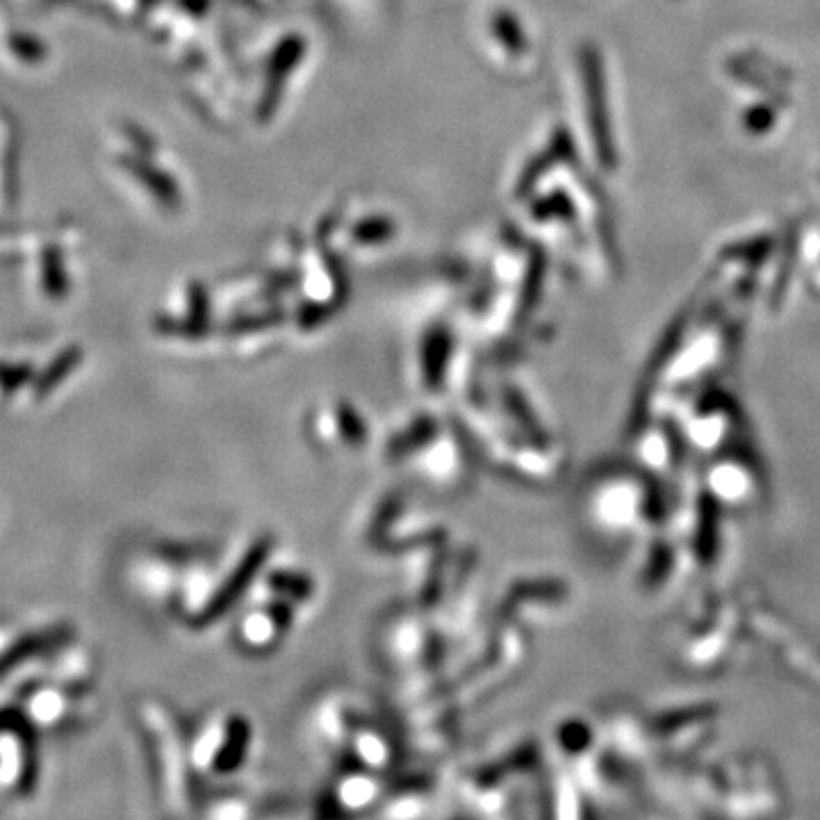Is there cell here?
<instances>
[{
    "instance_id": "6da1fadb",
    "label": "cell",
    "mask_w": 820,
    "mask_h": 820,
    "mask_svg": "<svg viewBox=\"0 0 820 820\" xmlns=\"http://www.w3.org/2000/svg\"><path fill=\"white\" fill-rule=\"evenodd\" d=\"M196 748H199V757H196V761L201 763L199 769L210 773L235 771L240 769V759L246 748V725L240 718L215 720L204 729Z\"/></svg>"
},
{
    "instance_id": "7a4b0ae2",
    "label": "cell",
    "mask_w": 820,
    "mask_h": 820,
    "mask_svg": "<svg viewBox=\"0 0 820 820\" xmlns=\"http://www.w3.org/2000/svg\"><path fill=\"white\" fill-rule=\"evenodd\" d=\"M282 630V620L276 611H263L253 609L244 615L240 625V636L251 647H269L278 640Z\"/></svg>"
},
{
    "instance_id": "3957f363",
    "label": "cell",
    "mask_w": 820,
    "mask_h": 820,
    "mask_svg": "<svg viewBox=\"0 0 820 820\" xmlns=\"http://www.w3.org/2000/svg\"><path fill=\"white\" fill-rule=\"evenodd\" d=\"M377 796V784L365 777V775H351L340 784V805L360 809L365 805H370Z\"/></svg>"
}]
</instances>
